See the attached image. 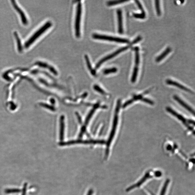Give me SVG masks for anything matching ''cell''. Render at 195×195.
Returning a JSON list of instances; mask_svg holds the SVG:
<instances>
[{"label": "cell", "mask_w": 195, "mask_h": 195, "mask_svg": "<svg viewBox=\"0 0 195 195\" xmlns=\"http://www.w3.org/2000/svg\"><path fill=\"white\" fill-rule=\"evenodd\" d=\"M117 71V69L116 67H113L104 70L103 73L105 74H110L115 73Z\"/></svg>", "instance_id": "22"}, {"label": "cell", "mask_w": 195, "mask_h": 195, "mask_svg": "<svg viewBox=\"0 0 195 195\" xmlns=\"http://www.w3.org/2000/svg\"><path fill=\"white\" fill-rule=\"evenodd\" d=\"M130 47V46H128L125 47H123V48L118 49V50L112 53V54L104 57L101 60H100L99 62L96 63L95 67L96 69H98V68H99L100 66H101L102 64H103L104 63L106 62V61L111 60V59L113 58L114 57H115L117 56L118 54H119L121 52L127 50Z\"/></svg>", "instance_id": "6"}, {"label": "cell", "mask_w": 195, "mask_h": 195, "mask_svg": "<svg viewBox=\"0 0 195 195\" xmlns=\"http://www.w3.org/2000/svg\"><path fill=\"white\" fill-rule=\"evenodd\" d=\"M52 23L50 21L47 22L43 26L38 29L32 36H31L26 42L25 43L24 47L25 48H28L34 41L43 34L45 31L48 30L52 26Z\"/></svg>", "instance_id": "1"}, {"label": "cell", "mask_w": 195, "mask_h": 195, "mask_svg": "<svg viewBox=\"0 0 195 195\" xmlns=\"http://www.w3.org/2000/svg\"><path fill=\"white\" fill-rule=\"evenodd\" d=\"M121 100L119 99L117 101V105L116 106L115 113V116H114L113 127H112L111 133H110L109 139H108L107 143V148H109L115 135L118 122V114H119L120 108L121 107Z\"/></svg>", "instance_id": "2"}, {"label": "cell", "mask_w": 195, "mask_h": 195, "mask_svg": "<svg viewBox=\"0 0 195 195\" xmlns=\"http://www.w3.org/2000/svg\"><path fill=\"white\" fill-rule=\"evenodd\" d=\"M168 183L169 182H168V181H166V182H165L164 186H163L162 190H161L160 195H165V192H166L167 187H168Z\"/></svg>", "instance_id": "24"}, {"label": "cell", "mask_w": 195, "mask_h": 195, "mask_svg": "<svg viewBox=\"0 0 195 195\" xmlns=\"http://www.w3.org/2000/svg\"><path fill=\"white\" fill-rule=\"evenodd\" d=\"M94 90H96L99 93H101L102 94H105V92H104L103 89H102L101 88L97 85H95L94 86Z\"/></svg>", "instance_id": "25"}, {"label": "cell", "mask_w": 195, "mask_h": 195, "mask_svg": "<svg viewBox=\"0 0 195 195\" xmlns=\"http://www.w3.org/2000/svg\"><path fill=\"white\" fill-rule=\"evenodd\" d=\"M82 13V5L81 2H79L76 8L75 21V31L77 38L80 37V24Z\"/></svg>", "instance_id": "3"}, {"label": "cell", "mask_w": 195, "mask_h": 195, "mask_svg": "<svg viewBox=\"0 0 195 195\" xmlns=\"http://www.w3.org/2000/svg\"><path fill=\"white\" fill-rule=\"evenodd\" d=\"M11 2L13 6V7H14L15 9L17 11V12L20 14L21 21L22 22L23 24L24 25H27V23H28V21H27V17L24 13H23L22 10L18 6L17 4L16 3L15 1H12Z\"/></svg>", "instance_id": "9"}, {"label": "cell", "mask_w": 195, "mask_h": 195, "mask_svg": "<svg viewBox=\"0 0 195 195\" xmlns=\"http://www.w3.org/2000/svg\"><path fill=\"white\" fill-rule=\"evenodd\" d=\"M60 139L61 141H63L64 137V117L63 115L61 116L60 118Z\"/></svg>", "instance_id": "15"}, {"label": "cell", "mask_w": 195, "mask_h": 195, "mask_svg": "<svg viewBox=\"0 0 195 195\" xmlns=\"http://www.w3.org/2000/svg\"><path fill=\"white\" fill-rule=\"evenodd\" d=\"M35 64L37 65V66L41 67L48 69L53 74L56 75H57L58 74V72H57L54 67H53L52 66H50V65L46 63L41 62H37L35 63Z\"/></svg>", "instance_id": "14"}, {"label": "cell", "mask_w": 195, "mask_h": 195, "mask_svg": "<svg viewBox=\"0 0 195 195\" xmlns=\"http://www.w3.org/2000/svg\"><path fill=\"white\" fill-rule=\"evenodd\" d=\"M92 37L94 39H96L112 41V42L118 43H128L129 42V41L127 39L98 34H92Z\"/></svg>", "instance_id": "5"}, {"label": "cell", "mask_w": 195, "mask_h": 195, "mask_svg": "<svg viewBox=\"0 0 195 195\" xmlns=\"http://www.w3.org/2000/svg\"><path fill=\"white\" fill-rule=\"evenodd\" d=\"M105 143V142L103 141L99 140H90V141H83L78 140L72 141L68 142L66 143H60L61 145H66L74 144L75 143H99L103 144Z\"/></svg>", "instance_id": "8"}, {"label": "cell", "mask_w": 195, "mask_h": 195, "mask_svg": "<svg viewBox=\"0 0 195 195\" xmlns=\"http://www.w3.org/2000/svg\"><path fill=\"white\" fill-rule=\"evenodd\" d=\"M14 35L15 38L17 40L18 50L19 52H22L23 48L22 45L21 44L20 39V38L19 35H18L16 31H15Z\"/></svg>", "instance_id": "20"}, {"label": "cell", "mask_w": 195, "mask_h": 195, "mask_svg": "<svg viewBox=\"0 0 195 195\" xmlns=\"http://www.w3.org/2000/svg\"><path fill=\"white\" fill-rule=\"evenodd\" d=\"M128 1H123V0H117V1H108L107 5L108 6H113L114 5L120 4L122 3Z\"/></svg>", "instance_id": "21"}, {"label": "cell", "mask_w": 195, "mask_h": 195, "mask_svg": "<svg viewBox=\"0 0 195 195\" xmlns=\"http://www.w3.org/2000/svg\"><path fill=\"white\" fill-rule=\"evenodd\" d=\"M155 2L157 15L159 16H161V11L160 8V3H159V2L160 1L156 0V1H155Z\"/></svg>", "instance_id": "23"}, {"label": "cell", "mask_w": 195, "mask_h": 195, "mask_svg": "<svg viewBox=\"0 0 195 195\" xmlns=\"http://www.w3.org/2000/svg\"><path fill=\"white\" fill-rule=\"evenodd\" d=\"M149 92V91L146 92H144V93H143V94H141V95L140 94V95H139L134 96L132 98L128 100L127 101L125 102V103L124 104L123 106V108H125L127 107V106L130 105V104L133 103V102L138 100H141V101L145 102V103L151 104V105H153V104H154V102H153L152 100L147 99V98H143V95H145V94L148 93Z\"/></svg>", "instance_id": "7"}, {"label": "cell", "mask_w": 195, "mask_h": 195, "mask_svg": "<svg viewBox=\"0 0 195 195\" xmlns=\"http://www.w3.org/2000/svg\"><path fill=\"white\" fill-rule=\"evenodd\" d=\"M98 107V104H96L93 108L91 110V111H90L88 115L86 118V119L85 121V125H88V122L90 121V119L92 117V115H93L94 112H95L96 108H97Z\"/></svg>", "instance_id": "19"}, {"label": "cell", "mask_w": 195, "mask_h": 195, "mask_svg": "<svg viewBox=\"0 0 195 195\" xmlns=\"http://www.w3.org/2000/svg\"><path fill=\"white\" fill-rule=\"evenodd\" d=\"M171 49L169 47H168L166 49L164 52H163L161 54L157 56L156 59V61L157 62H161V60H162L163 59H164L165 57L167 56L169 52H171Z\"/></svg>", "instance_id": "17"}, {"label": "cell", "mask_w": 195, "mask_h": 195, "mask_svg": "<svg viewBox=\"0 0 195 195\" xmlns=\"http://www.w3.org/2000/svg\"><path fill=\"white\" fill-rule=\"evenodd\" d=\"M173 98H174V99L176 100L177 102H178L179 104H180L181 106H182L183 107L186 108L188 111L190 112L191 113H192L193 115H194L195 112L194 110H193L190 106L186 104V102L180 99V98H179L178 96L175 95L173 96Z\"/></svg>", "instance_id": "11"}, {"label": "cell", "mask_w": 195, "mask_h": 195, "mask_svg": "<svg viewBox=\"0 0 195 195\" xmlns=\"http://www.w3.org/2000/svg\"><path fill=\"white\" fill-rule=\"evenodd\" d=\"M136 3L138 6L139 9L141 10V13H133V16L135 18L143 19L146 18V13L144 10L143 5H142L141 3L139 1H135Z\"/></svg>", "instance_id": "13"}, {"label": "cell", "mask_w": 195, "mask_h": 195, "mask_svg": "<svg viewBox=\"0 0 195 195\" xmlns=\"http://www.w3.org/2000/svg\"><path fill=\"white\" fill-rule=\"evenodd\" d=\"M134 50L135 52V66L134 67V68L133 70H139V47H135Z\"/></svg>", "instance_id": "16"}, {"label": "cell", "mask_w": 195, "mask_h": 195, "mask_svg": "<svg viewBox=\"0 0 195 195\" xmlns=\"http://www.w3.org/2000/svg\"><path fill=\"white\" fill-rule=\"evenodd\" d=\"M166 82L167 84L169 85L176 86V87L180 88V89L183 90H184L185 91L190 92V93H192V92H193L190 89H189L188 88L182 85V84H179V83L178 82L174 81L170 79H167L166 81Z\"/></svg>", "instance_id": "12"}, {"label": "cell", "mask_w": 195, "mask_h": 195, "mask_svg": "<svg viewBox=\"0 0 195 195\" xmlns=\"http://www.w3.org/2000/svg\"><path fill=\"white\" fill-rule=\"evenodd\" d=\"M141 37L139 36L137 37V38H136L135 40H134L133 42H132V45L135 44V43L138 42L141 40Z\"/></svg>", "instance_id": "26"}, {"label": "cell", "mask_w": 195, "mask_h": 195, "mask_svg": "<svg viewBox=\"0 0 195 195\" xmlns=\"http://www.w3.org/2000/svg\"><path fill=\"white\" fill-rule=\"evenodd\" d=\"M117 14L118 20V32L120 34H122L123 33V27L122 12L121 9L117 10Z\"/></svg>", "instance_id": "10"}, {"label": "cell", "mask_w": 195, "mask_h": 195, "mask_svg": "<svg viewBox=\"0 0 195 195\" xmlns=\"http://www.w3.org/2000/svg\"><path fill=\"white\" fill-rule=\"evenodd\" d=\"M167 111L169 112V113L172 114L174 117L178 118V119L180 120L182 122V123L188 128L189 130L192 132H193L194 134V130L193 129V128L190 126L189 124H192L194 126V121L192 120H187L185 118L182 116L180 114H179L177 112L174 111V110L172 109L170 107H167L166 108Z\"/></svg>", "instance_id": "4"}, {"label": "cell", "mask_w": 195, "mask_h": 195, "mask_svg": "<svg viewBox=\"0 0 195 195\" xmlns=\"http://www.w3.org/2000/svg\"><path fill=\"white\" fill-rule=\"evenodd\" d=\"M85 58L86 61L87 65L90 71L91 72L92 75L95 76L96 74V72L95 70L92 68V64L90 63L89 58L87 55H86L85 56Z\"/></svg>", "instance_id": "18"}]
</instances>
